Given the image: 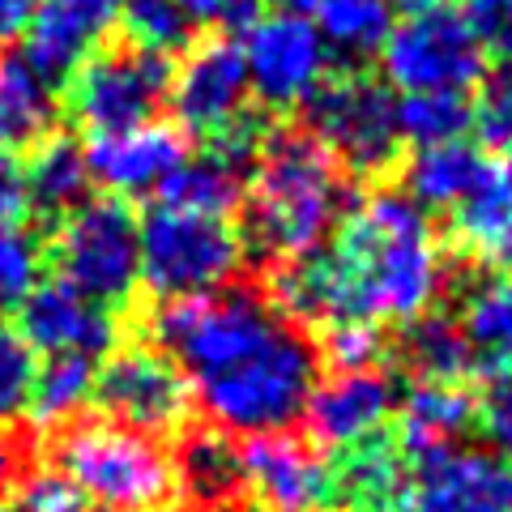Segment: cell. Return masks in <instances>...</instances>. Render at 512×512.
I'll return each instance as SVG.
<instances>
[{"instance_id":"cell-1","label":"cell","mask_w":512,"mask_h":512,"mask_svg":"<svg viewBox=\"0 0 512 512\" xmlns=\"http://www.w3.org/2000/svg\"><path fill=\"white\" fill-rule=\"evenodd\" d=\"M146 342L180 363L210 427L244 440L299 423L325 372L312 333L286 320L252 282L158 299L146 316Z\"/></svg>"},{"instance_id":"cell-2","label":"cell","mask_w":512,"mask_h":512,"mask_svg":"<svg viewBox=\"0 0 512 512\" xmlns=\"http://www.w3.org/2000/svg\"><path fill=\"white\" fill-rule=\"evenodd\" d=\"M448 261L431 218L402 188H376L320 248L269 269L265 295L295 325H406L444 295Z\"/></svg>"},{"instance_id":"cell-3","label":"cell","mask_w":512,"mask_h":512,"mask_svg":"<svg viewBox=\"0 0 512 512\" xmlns=\"http://www.w3.org/2000/svg\"><path fill=\"white\" fill-rule=\"evenodd\" d=\"M350 210V175L303 124H269L239 210L244 248L261 265H286L320 248Z\"/></svg>"},{"instance_id":"cell-4","label":"cell","mask_w":512,"mask_h":512,"mask_svg":"<svg viewBox=\"0 0 512 512\" xmlns=\"http://www.w3.org/2000/svg\"><path fill=\"white\" fill-rule=\"evenodd\" d=\"M47 466L82 487L103 512H163L180 491L163 440L111 419H73L52 431Z\"/></svg>"},{"instance_id":"cell-5","label":"cell","mask_w":512,"mask_h":512,"mask_svg":"<svg viewBox=\"0 0 512 512\" xmlns=\"http://www.w3.org/2000/svg\"><path fill=\"white\" fill-rule=\"evenodd\" d=\"M43 261L56 269V282L124 312L141 286V218L128 201L99 192L47 231Z\"/></svg>"},{"instance_id":"cell-6","label":"cell","mask_w":512,"mask_h":512,"mask_svg":"<svg viewBox=\"0 0 512 512\" xmlns=\"http://www.w3.org/2000/svg\"><path fill=\"white\" fill-rule=\"evenodd\" d=\"M303 128L338 158L350 180H384L406 158L397 99L367 69H333L303 103Z\"/></svg>"},{"instance_id":"cell-7","label":"cell","mask_w":512,"mask_h":512,"mask_svg":"<svg viewBox=\"0 0 512 512\" xmlns=\"http://www.w3.org/2000/svg\"><path fill=\"white\" fill-rule=\"evenodd\" d=\"M248 248L231 218H210L154 201L141 218V286L154 299H188L231 286Z\"/></svg>"},{"instance_id":"cell-8","label":"cell","mask_w":512,"mask_h":512,"mask_svg":"<svg viewBox=\"0 0 512 512\" xmlns=\"http://www.w3.org/2000/svg\"><path fill=\"white\" fill-rule=\"evenodd\" d=\"M487 69V52L457 0L397 13L380 47V82L397 94H474Z\"/></svg>"},{"instance_id":"cell-9","label":"cell","mask_w":512,"mask_h":512,"mask_svg":"<svg viewBox=\"0 0 512 512\" xmlns=\"http://www.w3.org/2000/svg\"><path fill=\"white\" fill-rule=\"evenodd\" d=\"M175 60L141 52L133 43H107L77 64V73L60 86V111L73 128L99 137L150 124L171 103Z\"/></svg>"},{"instance_id":"cell-10","label":"cell","mask_w":512,"mask_h":512,"mask_svg":"<svg viewBox=\"0 0 512 512\" xmlns=\"http://www.w3.org/2000/svg\"><path fill=\"white\" fill-rule=\"evenodd\" d=\"M94 406L103 419L133 427L141 436L175 440L192 423V384L180 363L163 355L154 342H120L94 367Z\"/></svg>"},{"instance_id":"cell-11","label":"cell","mask_w":512,"mask_h":512,"mask_svg":"<svg viewBox=\"0 0 512 512\" xmlns=\"http://www.w3.org/2000/svg\"><path fill=\"white\" fill-rule=\"evenodd\" d=\"M239 52H244L252 103L265 116L303 107L312 90L338 69L312 18H291V13H256L239 30Z\"/></svg>"},{"instance_id":"cell-12","label":"cell","mask_w":512,"mask_h":512,"mask_svg":"<svg viewBox=\"0 0 512 512\" xmlns=\"http://www.w3.org/2000/svg\"><path fill=\"white\" fill-rule=\"evenodd\" d=\"M175 124L188 137L218 141L252 116V86L244 69V52L231 35H205L184 52L171 77Z\"/></svg>"},{"instance_id":"cell-13","label":"cell","mask_w":512,"mask_h":512,"mask_svg":"<svg viewBox=\"0 0 512 512\" xmlns=\"http://www.w3.org/2000/svg\"><path fill=\"white\" fill-rule=\"evenodd\" d=\"M244 495L252 512H329L333 470L312 440L291 431H265L239 444Z\"/></svg>"},{"instance_id":"cell-14","label":"cell","mask_w":512,"mask_h":512,"mask_svg":"<svg viewBox=\"0 0 512 512\" xmlns=\"http://www.w3.org/2000/svg\"><path fill=\"white\" fill-rule=\"evenodd\" d=\"M393 512H512V466L478 444L410 461Z\"/></svg>"},{"instance_id":"cell-15","label":"cell","mask_w":512,"mask_h":512,"mask_svg":"<svg viewBox=\"0 0 512 512\" xmlns=\"http://www.w3.org/2000/svg\"><path fill=\"white\" fill-rule=\"evenodd\" d=\"M402 376L393 367H359V372H333L325 384H316L308 406H303V423H308V440L320 453H342L355 448L367 436L389 431L397 402H402Z\"/></svg>"},{"instance_id":"cell-16","label":"cell","mask_w":512,"mask_h":512,"mask_svg":"<svg viewBox=\"0 0 512 512\" xmlns=\"http://www.w3.org/2000/svg\"><path fill=\"white\" fill-rule=\"evenodd\" d=\"M82 154H86L90 184H99L107 197L141 201V197H158L192 150L180 124L150 120V124L124 128V133L90 137Z\"/></svg>"},{"instance_id":"cell-17","label":"cell","mask_w":512,"mask_h":512,"mask_svg":"<svg viewBox=\"0 0 512 512\" xmlns=\"http://www.w3.org/2000/svg\"><path fill=\"white\" fill-rule=\"evenodd\" d=\"M22 338L43 359H90L103 363L124 342L120 312L103 308L86 295H77L64 282H39L30 299L18 308Z\"/></svg>"},{"instance_id":"cell-18","label":"cell","mask_w":512,"mask_h":512,"mask_svg":"<svg viewBox=\"0 0 512 512\" xmlns=\"http://www.w3.org/2000/svg\"><path fill=\"white\" fill-rule=\"evenodd\" d=\"M453 299V320L470 346L474 376L512 372V269H487L457 261L444 282Z\"/></svg>"},{"instance_id":"cell-19","label":"cell","mask_w":512,"mask_h":512,"mask_svg":"<svg viewBox=\"0 0 512 512\" xmlns=\"http://www.w3.org/2000/svg\"><path fill=\"white\" fill-rule=\"evenodd\" d=\"M120 0H39L22 35V60L47 86H64L116 26Z\"/></svg>"},{"instance_id":"cell-20","label":"cell","mask_w":512,"mask_h":512,"mask_svg":"<svg viewBox=\"0 0 512 512\" xmlns=\"http://www.w3.org/2000/svg\"><path fill=\"white\" fill-rule=\"evenodd\" d=\"M389 436L406 461H423L466 444L474 436V389L470 384H406Z\"/></svg>"},{"instance_id":"cell-21","label":"cell","mask_w":512,"mask_h":512,"mask_svg":"<svg viewBox=\"0 0 512 512\" xmlns=\"http://www.w3.org/2000/svg\"><path fill=\"white\" fill-rule=\"evenodd\" d=\"M448 239L461 261L512 269V175L504 163H495L487 180L448 210Z\"/></svg>"},{"instance_id":"cell-22","label":"cell","mask_w":512,"mask_h":512,"mask_svg":"<svg viewBox=\"0 0 512 512\" xmlns=\"http://www.w3.org/2000/svg\"><path fill=\"white\" fill-rule=\"evenodd\" d=\"M389 359L406 384H466V376H474L470 346L453 312H423L397 325L389 338Z\"/></svg>"},{"instance_id":"cell-23","label":"cell","mask_w":512,"mask_h":512,"mask_svg":"<svg viewBox=\"0 0 512 512\" xmlns=\"http://www.w3.org/2000/svg\"><path fill=\"white\" fill-rule=\"evenodd\" d=\"M491 167L495 158L474 141H444V146H427L402 158V192L423 214H448L487 180Z\"/></svg>"},{"instance_id":"cell-24","label":"cell","mask_w":512,"mask_h":512,"mask_svg":"<svg viewBox=\"0 0 512 512\" xmlns=\"http://www.w3.org/2000/svg\"><path fill=\"white\" fill-rule=\"evenodd\" d=\"M60 90L47 86L22 56L0 52V154H35L47 137H56Z\"/></svg>"},{"instance_id":"cell-25","label":"cell","mask_w":512,"mask_h":512,"mask_svg":"<svg viewBox=\"0 0 512 512\" xmlns=\"http://www.w3.org/2000/svg\"><path fill=\"white\" fill-rule=\"evenodd\" d=\"M180 448L171 453L175 461V487H184V495L197 512L244 500V466H239V440L227 436L218 427H184Z\"/></svg>"},{"instance_id":"cell-26","label":"cell","mask_w":512,"mask_h":512,"mask_svg":"<svg viewBox=\"0 0 512 512\" xmlns=\"http://www.w3.org/2000/svg\"><path fill=\"white\" fill-rule=\"evenodd\" d=\"M22 180H26L30 218H39L47 231L94 197L82 141H73L69 133L47 137L43 146L30 154V163H22Z\"/></svg>"},{"instance_id":"cell-27","label":"cell","mask_w":512,"mask_h":512,"mask_svg":"<svg viewBox=\"0 0 512 512\" xmlns=\"http://www.w3.org/2000/svg\"><path fill=\"white\" fill-rule=\"evenodd\" d=\"M312 13L316 35L325 39L329 56L342 60V69H367L397 22L393 0H316Z\"/></svg>"},{"instance_id":"cell-28","label":"cell","mask_w":512,"mask_h":512,"mask_svg":"<svg viewBox=\"0 0 512 512\" xmlns=\"http://www.w3.org/2000/svg\"><path fill=\"white\" fill-rule=\"evenodd\" d=\"M94 367L99 363L90 359H43L26 423L39 431H60L73 419H82V410L94 397Z\"/></svg>"},{"instance_id":"cell-29","label":"cell","mask_w":512,"mask_h":512,"mask_svg":"<svg viewBox=\"0 0 512 512\" xmlns=\"http://www.w3.org/2000/svg\"><path fill=\"white\" fill-rule=\"evenodd\" d=\"M474 128L470 94H402L397 99V133L410 150L461 141Z\"/></svg>"},{"instance_id":"cell-30","label":"cell","mask_w":512,"mask_h":512,"mask_svg":"<svg viewBox=\"0 0 512 512\" xmlns=\"http://www.w3.org/2000/svg\"><path fill=\"white\" fill-rule=\"evenodd\" d=\"M116 26L124 43L154 56H180L197 43V26L188 22V13L175 0H120Z\"/></svg>"},{"instance_id":"cell-31","label":"cell","mask_w":512,"mask_h":512,"mask_svg":"<svg viewBox=\"0 0 512 512\" xmlns=\"http://www.w3.org/2000/svg\"><path fill=\"white\" fill-rule=\"evenodd\" d=\"M39 363L43 359L35 355V346L22 338V329L0 320V431L26 423L35 380H39Z\"/></svg>"},{"instance_id":"cell-32","label":"cell","mask_w":512,"mask_h":512,"mask_svg":"<svg viewBox=\"0 0 512 512\" xmlns=\"http://www.w3.org/2000/svg\"><path fill=\"white\" fill-rule=\"evenodd\" d=\"M43 239L26 227H0V312H18L43 282Z\"/></svg>"},{"instance_id":"cell-33","label":"cell","mask_w":512,"mask_h":512,"mask_svg":"<svg viewBox=\"0 0 512 512\" xmlns=\"http://www.w3.org/2000/svg\"><path fill=\"white\" fill-rule=\"evenodd\" d=\"M474 99V133L483 150L512 154V56L491 64L487 77L478 82Z\"/></svg>"},{"instance_id":"cell-34","label":"cell","mask_w":512,"mask_h":512,"mask_svg":"<svg viewBox=\"0 0 512 512\" xmlns=\"http://www.w3.org/2000/svg\"><path fill=\"white\" fill-rule=\"evenodd\" d=\"M320 346V363H329L333 372H359V367H380V359H389V333L367 320H342L329 325Z\"/></svg>"},{"instance_id":"cell-35","label":"cell","mask_w":512,"mask_h":512,"mask_svg":"<svg viewBox=\"0 0 512 512\" xmlns=\"http://www.w3.org/2000/svg\"><path fill=\"white\" fill-rule=\"evenodd\" d=\"M474 436L495 457H512V372L487 376L483 389H474Z\"/></svg>"},{"instance_id":"cell-36","label":"cell","mask_w":512,"mask_h":512,"mask_svg":"<svg viewBox=\"0 0 512 512\" xmlns=\"http://www.w3.org/2000/svg\"><path fill=\"white\" fill-rule=\"evenodd\" d=\"M13 491H18V512H103L82 487H73L52 466H26Z\"/></svg>"},{"instance_id":"cell-37","label":"cell","mask_w":512,"mask_h":512,"mask_svg":"<svg viewBox=\"0 0 512 512\" xmlns=\"http://www.w3.org/2000/svg\"><path fill=\"white\" fill-rule=\"evenodd\" d=\"M461 13H466V22L487 56L495 60L512 56V0H466Z\"/></svg>"},{"instance_id":"cell-38","label":"cell","mask_w":512,"mask_h":512,"mask_svg":"<svg viewBox=\"0 0 512 512\" xmlns=\"http://www.w3.org/2000/svg\"><path fill=\"white\" fill-rule=\"evenodd\" d=\"M192 26H210L214 35H227V30H244L256 13H261V0H175Z\"/></svg>"},{"instance_id":"cell-39","label":"cell","mask_w":512,"mask_h":512,"mask_svg":"<svg viewBox=\"0 0 512 512\" xmlns=\"http://www.w3.org/2000/svg\"><path fill=\"white\" fill-rule=\"evenodd\" d=\"M26 222H30V201H26L22 163L0 154V227H26Z\"/></svg>"},{"instance_id":"cell-40","label":"cell","mask_w":512,"mask_h":512,"mask_svg":"<svg viewBox=\"0 0 512 512\" xmlns=\"http://www.w3.org/2000/svg\"><path fill=\"white\" fill-rule=\"evenodd\" d=\"M22 474H26V448L18 444L13 431H0V500L18 487Z\"/></svg>"},{"instance_id":"cell-41","label":"cell","mask_w":512,"mask_h":512,"mask_svg":"<svg viewBox=\"0 0 512 512\" xmlns=\"http://www.w3.org/2000/svg\"><path fill=\"white\" fill-rule=\"evenodd\" d=\"M35 9H39V0H0V47L18 43L26 35Z\"/></svg>"},{"instance_id":"cell-42","label":"cell","mask_w":512,"mask_h":512,"mask_svg":"<svg viewBox=\"0 0 512 512\" xmlns=\"http://www.w3.org/2000/svg\"><path fill=\"white\" fill-rule=\"evenodd\" d=\"M269 13H291V18H308L316 9V0H261Z\"/></svg>"},{"instance_id":"cell-43","label":"cell","mask_w":512,"mask_h":512,"mask_svg":"<svg viewBox=\"0 0 512 512\" xmlns=\"http://www.w3.org/2000/svg\"><path fill=\"white\" fill-rule=\"evenodd\" d=\"M205 512H252L248 500H231V504H218V508H205Z\"/></svg>"},{"instance_id":"cell-44","label":"cell","mask_w":512,"mask_h":512,"mask_svg":"<svg viewBox=\"0 0 512 512\" xmlns=\"http://www.w3.org/2000/svg\"><path fill=\"white\" fill-rule=\"evenodd\" d=\"M0 512H18V508H9V504H0Z\"/></svg>"},{"instance_id":"cell-45","label":"cell","mask_w":512,"mask_h":512,"mask_svg":"<svg viewBox=\"0 0 512 512\" xmlns=\"http://www.w3.org/2000/svg\"><path fill=\"white\" fill-rule=\"evenodd\" d=\"M504 167H508V175H512V154H508V163H504Z\"/></svg>"},{"instance_id":"cell-46","label":"cell","mask_w":512,"mask_h":512,"mask_svg":"<svg viewBox=\"0 0 512 512\" xmlns=\"http://www.w3.org/2000/svg\"><path fill=\"white\" fill-rule=\"evenodd\" d=\"M163 512H180V508H163Z\"/></svg>"}]
</instances>
